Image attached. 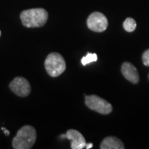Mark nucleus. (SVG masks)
<instances>
[{"instance_id":"obj_1","label":"nucleus","mask_w":149,"mask_h":149,"mask_svg":"<svg viewBox=\"0 0 149 149\" xmlns=\"http://www.w3.org/2000/svg\"><path fill=\"white\" fill-rule=\"evenodd\" d=\"M48 18V13L44 8H36L22 11L20 19L25 27L40 28L45 25Z\"/></svg>"},{"instance_id":"obj_2","label":"nucleus","mask_w":149,"mask_h":149,"mask_svg":"<svg viewBox=\"0 0 149 149\" xmlns=\"http://www.w3.org/2000/svg\"><path fill=\"white\" fill-rule=\"evenodd\" d=\"M37 139L36 130L30 125H26L18 130L12 141L14 149H30L35 144Z\"/></svg>"},{"instance_id":"obj_3","label":"nucleus","mask_w":149,"mask_h":149,"mask_svg":"<svg viewBox=\"0 0 149 149\" xmlns=\"http://www.w3.org/2000/svg\"><path fill=\"white\" fill-rule=\"evenodd\" d=\"M44 66L47 73L53 77H58L65 71L66 68V61L62 55L58 53H51L44 61Z\"/></svg>"},{"instance_id":"obj_4","label":"nucleus","mask_w":149,"mask_h":149,"mask_svg":"<svg viewBox=\"0 0 149 149\" xmlns=\"http://www.w3.org/2000/svg\"><path fill=\"white\" fill-rule=\"evenodd\" d=\"M85 104L88 109L102 115H108L113 111V107L109 102L95 95L86 96Z\"/></svg>"},{"instance_id":"obj_5","label":"nucleus","mask_w":149,"mask_h":149,"mask_svg":"<svg viewBox=\"0 0 149 149\" xmlns=\"http://www.w3.org/2000/svg\"><path fill=\"white\" fill-rule=\"evenodd\" d=\"M109 25L107 18L100 12L91 13L87 19V26L91 31L97 33H102L106 31Z\"/></svg>"},{"instance_id":"obj_6","label":"nucleus","mask_w":149,"mask_h":149,"mask_svg":"<svg viewBox=\"0 0 149 149\" xmlns=\"http://www.w3.org/2000/svg\"><path fill=\"white\" fill-rule=\"evenodd\" d=\"M9 88L19 97H25L29 95L31 86L29 81L22 77H17L9 84Z\"/></svg>"},{"instance_id":"obj_7","label":"nucleus","mask_w":149,"mask_h":149,"mask_svg":"<svg viewBox=\"0 0 149 149\" xmlns=\"http://www.w3.org/2000/svg\"><path fill=\"white\" fill-rule=\"evenodd\" d=\"M66 139L70 140L72 149H82L86 146V140L82 134L74 129H69L66 133Z\"/></svg>"},{"instance_id":"obj_8","label":"nucleus","mask_w":149,"mask_h":149,"mask_svg":"<svg viewBox=\"0 0 149 149\" xmlns=\"http://www.w3.org/2000/svg\"><path fill=\"white\" fill-rule=\"evenodd\" d=\"M122 73L126 79L133 84H137L139 81V77L137 68L129 62H124L121 69Z\"/></svg>"},{"instance_id":"obj_9","label":"nucleus","mask_w":149,"mask_h":149,"mask_svg":"<svg viewBox=\"0 0 149 149\" xmlns=\"http://www.w3.org/2000/svg\"><path fill=\"white\" fill-rule=\"evenodd\" d=\"M101 149H124L125 148L123 142L120 139L115 137H106L102 141L101 145H100Z\"/></svg>"},{"instance_id":"obj_10","label":"nucleus","mask_w":149,"mask_h":149,"mask_svg":"<svg viewBox=\"0 0 149 149\" xmlns=\"http://www.w3.org/2000/svg\"><path fill=\"white\" fill-rule=\"evenodd\" d=\"M123 27H124V29L126 31L131 33V32H133V31L135 30L136 27H137V24H136V22L135 21L134 19L128 17L126 18L125 21L124 22Z\"/></svg>"},{"instance_id":"obj_11","label":"nucleus","mask_w":149,"mask_h":149,"mask_svg":"<svg viewBox=\"0 0 149 149\" xmlns=\"http://www.w3.org/2000/svg\"><path fill=\"white\" fill-rule=\"evenodd\" d=\"M97 61V55L96 53H88L86 56L83 57L81 59V63L83 66L91 64L92 62H95Z\"/></svg>"},{"instance_id":"obj_12","label":"nucleus","mask_w":149,"mask_h":149,"mask_svg":"<svg viewBox=\"0 0 149 149\" xmlns=\"http://www.w3.org/2000/svg\"><path fill=\"white\" fill-rule=\"evenodd\" d=\"M142 61L145 66H149V49L143 53Z\"/></svg>"},{"instance_id":"obj_13","label":"nucleus","mask_w":149,"mask_h":149,"mask_svg":"<svg viewBox=\"0 0 149 149\" xmlns=\"http://www.w3.org/2000/svg\"><path fill=\"white\" fill-rule=\"evenodd\" d=\"M1 130H3V133H5V135H6V136H8L9 135V134H10V132H9V130H7L6 128H1Z\"/></svg>"},{"instance_id":"obj_14","label":"nucleus","mask_w":149,"mask_h":149,"mask_svg":"<svg viewBox=\"0 0 149 149\" xmlns=\"http://www.w3.org/2000/svg\"><path fill=\"white\" fill-rule=\"evenodd\" d=\"M93 146V144L92 143H89V144H86V149H90Z\"/></svg>"},{"instance_id":"obj_15","label":"nucleus","mask_w":149,"mask_h":149,"mask_svg":"<svg viewBox=\"0 0 149 149\" xmlns=\"http://www.w3.org/2000/svg\"><path fill=\"white\" fill-rule=\"evenodd\" d=\"M1 31H0V37H1Z\"/></svg>"}]
</instances>
